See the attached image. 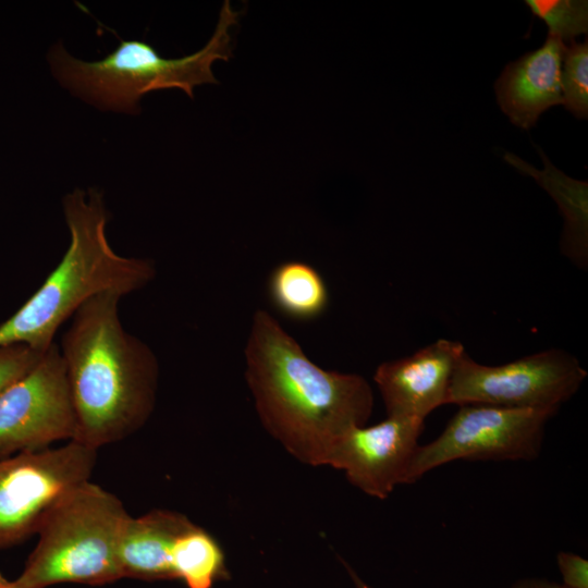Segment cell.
I'll use <instances>...</instances> for the list:
<instances>
[{
  "label": "cell",
  "mask_w": 588,
  "mask_h": 588,
  "mask_svg": "<svg viewBox=\"0 0 588 588\" xmlns=\"http://www.w3.org/2000/svg\"><path fill=\"white\" fill-rule=\"evenodd\" d=\"M244 353L262 426L303 464L327 466L340 438L371 416L373 393L365 378L316 365L264 309L253 316Z\"/></svg>",
  "instance_id": "6da1fadb"
},
{
  "label": "cell",
  "mask_w": 588,
  "mask_h": 588,
  "mask_svg": "<svg viewBox=\"0 0 588 588\" xmlns=\"http://www.w3.org/2000/svg\"><path fill=\"white\" fill-rule=\"evenodd\" d=\"M122 297L103 292L89 298L58 344L76 413L74 441L96 451L142 429L157 401V357L124 329Z\"/></svg>",
  "instance_id": "7a4b0ae2"
},
{
  "label": "cell",
  "mask_w": 588,
  "mask_h": 588,
  "mask_svg": "<svg viewBox=\"0 0 588 588\" xmlns=\"http://www.w3.org/2000/svg\"><path fill=\"white\" fill-rule=\"evenodd\" d=\"M63 212L69 247L39 289L0 324V346L23 344L45 352L59 328L89 298L103 292L127 295L156 275L151 260L113 250L106 235L109 212L97 189L66 194Z\"/></svg>",
  "instance_id": "3957f363"
},
{
  "label": "cell",
  "mask_w": 588,
  "mask_h": 588,
  "mask_svg": "<svg viewBox=\"0 0 588 588\" xmlns=\"http://www.w3.org/2000/svg\"><path fill=\"white\" fill-rule=\"evenodd\" d=\"M238 15L230 1H224L206 46L177 59L161 57L145 41L122 40L110 54L91 62L76 59L57 45L50 50L49 62L58 81L83 100L100 109L134 114L147 93L180 88L193 98L194 87L216 84L211 66L217 60L232 57L229 29Z\"/></svg>",
  "instance_id": "277c9868"
},
{
  "label": "cell",
  "mask_w": 588,
  "mask_h": 588,
  "mask_svg": "<svg viewBox=\"0 0 588 588\" xmlns=\"http://www.w3.org/2000/svg\"><path fill=\"white\" fill-rule=\"evenodd\" d=\"M128 517L123 502L91 480L71 488L42 518L16 581L24 588H47L122 579L118 550Z\"/></svg>",
  "instance_id": "5b68a950"
},
{
  "label": "cell",
  "mask_w": 588,
  "mask_h": 588,
  "mask_svg": "<svg viewBox=\"0 0 588 588\" xmlns=\"http://www.w3.org/2000/svg\"><path fill=\"white\" fill-rule=\"evenodd\" d=\"M552 408L464 404L431 442L417 448L408 483L455 461H532L540 454Z\"/></svg>",
  "instance_id": "8992f818"
},
{
  "label": "cell",
  "mask_w": 588,
  "mask_h": 588,
  "mask_svg": "<svg viewBox=\"0 0 588 588\" xmlns=\"http://www.w3.org/2000/svg\"><path fill=\"white\" fill-rule=\"evenodd\" d=\"M97 452L74 440L57 448L0 457V550L35 536L48 510L90 480Z\"/></svg>",
  "instance_id": "52a82bcc"
},
{
  "label": "cell",
  "mask_w": 588,
  "mask_h": 588,
  "mask_svg": "<svg viewBox=\"0 0 588 588\" xmlns=\"http://www.w3.org/2000/svg\"><path fill=\"white\" fill-rule=\"evenodd\" d=\"M586 377L578 359L559 348L498 366L477 363L465 352L454 371L448 404L559 409Z\"/></svg>",
  "instance_id": "ba28073f"
},
{
  "label": "cell",
  "mask_w": 588,
  "mask_h": 588,
  "mask_svg": "<svg viewBox=\"0 0 588 588\" xmlns=\"http://www.w3.org/2000/svg\"><path fill=\"white\" fill-rule=\"evenodd\" d=\"M76 428L65 366L54 342L0 393V457L74 440Z\"/></svg>",
  "instance_id": "9c48e42d"
},
{
  "label": "cell",
  "mask_w": 588,
  "mask_h": 588,
  "mask_svg": "<svg viewBox=\"0 0 588 588\" xmlns=\"http://www.w3.org/2000/svg\"><path fill=\"white\" fill-rule=\"evenodd\" d=\"M422 430L424 420L391 416L354 427L336 442L327 466L342 470L365 494L387 499L397 486L408 485Z\"/></svg>",
  "instance_id": "30bf717a"
},
{
  "label": "cell",
  "mask_w": 588,
  "mask_h": 588,
  "mask_svg": "<svg viewBox=\"0 0 588 588\" xmlns=\"http://www.w3.org/2000/svg\"><path fill=\"white\" fill-rule=\"evenodd\" d=\"M465 352L462 343L439 339L409 356L380 364L373 380L388 416L425 420L446 405L454 371Z\"/></svg>",
  "instance_id": "8fae6325"
},
{
  "label": "cell",
  "mask_w": 588,
  "mask_h": 588,
  "mask_svg": "<svg viewBox=\"0 0 588 588\" xmlns=\"http://www.w3.org/2000/svg\"><path fill=\"white\" fill-rule=\"evenodd\" d=\"M564 42L548 34L544 44L510 62L494 84L497 101L511 122L534 127L550 107L563 103L561 69Z\"/></svg>",
  "instance_id": "7c38bea8"
},
{
  "label": "cell",
  "mask_w": 588,
  "mask_h": 588,
  "mask_svg": "<svg viewBox=\"0 0 588 588\" xmlns=\"http://www.w3.org/2000/svg\"><path fill=\"white\" fill-rule=\"evenodd\" d=\"M192 524L186 515L163 509L138 517L130 515L118 550L122 578L174 580L172 550L177 537Z\"/></svg>",
  "instance_id": "4fadbf2b"
},
{
  "label": "cell",
  "mask_w": 588,
  "mask_h": 588,
  "mask_svg": "<svg viewBox=\"0 0 588 588\" xmlns=\"http://www.w3.org/2000/svg\"><path fill=\"white\" fill-rule=\"evenodd\" d=\"M538 150L544 163L541 171L510 152L504 155V159L522 173L534 176L556 201L565 220L561 250L574 264L584 268L588 257L587 181L566 176L551 164L542 150Z\"/></svg>",
  "instance_id": "5bb4252c"
},
{
  "label": "cell",
  "mask_w": 588,
  "mask_h": 588,
  "mask_svg": "<svg viewBox=\"0 0 588 588\" xmlns=\"http://www.w3.org/2000/svg\"><path fill=\"white\" fill-rule=\"evenodd\" d=\"M268 294L281 314L298 321L320 317L329 305L324 279L315 267L299 260L284 261L271 271Z\"/></svg>",
  "instance_id": "9a60e30c"
},
{
  "label": "cell",
  "mask_w": 588,
  "mask_h": 588,
  "mask_svg": "<svg viewBox=\"0 0 588 588\" xmlns=\"http://www.w3.org/2000/svg\"><path fill=\"white\" fill-rule=\"evenodd\" d=\"M174 579L186 588H212L229 577L225 554L218 540L193 523L176 539L172 550Z\"/></svg>",
  "instance_id": "2e32d148"
},
{
  "label": "cell",
  "mask_w": 588,
  "mask_h": 588,
  "mask_svg": "<svg viewBox=\"0 0 588 588\" xmlns=\"http://www.w3.org/2000/svg\"><path fill=\"white\" fill-rule=\"evenodd\" d=\"M534 15L548 26V34L573 41L588 30V1L586 0H526Z\"/></svg>",
  "instance_id": "e0dca14e"
},
{
  "label": "cell",
  "mask_w": 588,
  "mask_h": 588,
  "mask_svg": "<svg viewBox=\"0 0 588 588\" xmlns=\"http://www.w3.org/2000/svg\"><path fill=\"white\" fill-rule=\"evenodd\" d=\"M561 69L563 103L577 119L588 117V40L565 47Z\"/></svg>",
  "instance_id": "ac0fdd59"
},
{
  "label": "cell",
  "mask_w": 588,
  "mask_h": 588,
  "mask_svg": "<svg viewBox=\"0 0 588 588\" xmlns=\"http://www.w3.org/2000/svg\"><path fill=\"white\" fill-rule=\"evenodd\" d=\"M42 353L23 344L1 345L0 393L33 368Z\"/></svg>",
  "instance_id": "d6986e66"
},
{
  "label": "cell",
  "mask_w": 588,
  "mask_h": 588,
  "mask_svg": "<svg viewBox=\"0 0 588 588\" xmlns=\"http://www.w3.org/2000/svg\"><path fill=\"white\" fill-rule=\"evenodd\" d=\"M556 564L562 583L561 588H588V561L584 556L561 551L556 555Z\"/></svg>",
  "instance_id": "ffe728a7"
},
{
  "label": "cell",
  "mask_w": 588,
  "mask_h": 588,
  "mask_svg": "<svg viewBox=\"0 0 588 588\" xmlns=\"http://www.w3.org/2000/svg\"><path fill=\"white\" fill-rule=\"evenodd\" d=\"M504 588H561L560 584L546 578H524Z\"/></svg>",
  "instance_id": "44dd1931"
},
{
  "label": "cell",
  "mask_w": 588,
  "mask_h": 588,
  "mask_svg": "<svg viewBox=\"0 0 588 588\" xmlns=\"http://www.w3.org/2000/svg\"><path fill=\"white\" fill-rule=\"evenodd\" d=\"M343 564L352 578V581L356 588H371L367 583H365L357 574L356 572L346 563L343 561Z\"/></svg>",
  "instance_id": "7402d4cb"
},
{
  "label": "cell",
  "mask_w": 588,
  "mask_h": 588,
  "mask_svg": "<svg viewBox=\"0 0 588 588\" xmlns=\"http://www.w3.org/2000/svg\"><path fill=\"white\" fill-rule=\"evenodd\" d=\"M0 588H24L16 579L10 580L0 572Z\"/></svg>",
  "instance_id": "603a6c76"
}]
</instances>
